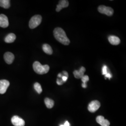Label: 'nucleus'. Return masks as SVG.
<instances>
[{
	"instance_id": "24",
	"label": "nucleus",
	"mask_w": 126,
	"mask_h": 126,
	"mask_svg": "<svg viewBox=\"0 0 126 126\" xmlns=\"http://www.w3.org/2000/svg\"><path fill=\"white\" fill-rule=\"evenodd\" d=\"M63 76H65L67 77L68 78V72H66V71H63Z\"/></svg>"
},
{
	"instance_id": "4",
	"label": "nucleus",
	"mask_w": 126,
	"mask_h": 126,
	"mask_svg": "<svg viewBox=\"0 0 126 126\" xmlns=\"http://www.w3.org/2000/svg\"><path fill=\"white\" fill-rule=\"evenodd\" d=\"M98 10L99 13L105 14L108 16H112L113 14V9L109 7H107L104 5H100L98 7Z\"/></svg>"
},
{
	"instance_id": "10",
	"label": "nucleus",
	"mask_w": 126,
	"mask_h": 126,
	"mask_svg": "<svg viewBox=\"0 0 126 126\" xmlns=\"http://www.w3.org/2000/svg\"><path fill=\"white\" fill-rule=\"evenodd\" d=\"M96 122L101 126H109L110 122L102 116L99 115L96 118Z\"/></svg>"
},
{
	"instance_id": "11",
	"label": "nucleus",
	"mask_w": 126,
	"mask_h": 126,
	"mask_svg": "<svg viewBox=\"0 0 126 126\" xmlns=\"http://www.w3.org/2000/svg\"><path fill=\"white\" fill-rule=\"evenodd\" d=\"M85 71H86V68L83 66H82L79 71L75 70L73 72L74 76L75 78L78 79H81L84 76V73L85 72Z\"/></svg>"
},
{
	"instance_id": "17",
	"label": "nucleus",
	"mask_w": 126,
	"mask_h": 126,
	"mask_svg": "<svg viewBox=\"0 0 126 126\" xmlns=\"http://www.w3.org/2000/svg\"><path fill=\"white\" fill-rule=\"evenodd\" d=\"M0 6L4 8L9 9L10 6V0H0Z\"/></svg>"
},
{
	"instance_id": "22",
	"label": "nucleus",
	"mask_w": 126,
	"mask_h": 126,
	"mask_svg": "<svg viewBox=\"0 0 126 126\" xmlns=\"http://www.w3.org/2000/svg\"><path fill=\"white\" fill-rule=\"evenodd\" d=\"M105 75V79L108 78L109 79H110L112 78V77L111 74L108 72V73H107L106 75Z\"/></svg>"
},
{
	"instance_id": "23",
	"label": "nucleus",
	"mask_w": 126,
	"mask_h": 126,
	"mask_svg": "<svg viewBox=\"0 0 126 126\" xmlns=\"http://www.w3.org/2000/svg\"><path fill=\"white\" fill-rule=\"evenodd\" d=\"M61 78H62V80L64 82H65L66 81H67L68 78L67 77L65 76H63V75Z\"/></svg>"
},
{
	"instance_id": "16",
	"label": "nucleus",
	"mask_w": 126,
	"mask_h": 126,
	"mask_svg": "<svg viewBox=\"0 0 126 126\" xmlns=\"http://www.w3.org/2000/svg\"><path fill=\"white\" fill-rule=\"evenodd\" d=\"M45 105L48 108H51L53 107L54 105V101L52 99L48 98H46L45 99Z\"/></svg>"
},
{
	"instance_id": "7",
	"label": "nucleus",
	"mask_w": 126,
	"mask_h": 126,
	"mask_svg": "<svg viewBox=\"0 0 126 126\" xmlns=\"http://www.w3.org/2000/svg\"><path fill=\"white\" fill-rule=\"evenodd\" d=\"M9 82L5 79L0 80V94H4L9 86Z\"/></svg>"
},
{
	"instance_id": "2",
	"label": "nucleus",
	"mask_w": 126,
	"mask_h": 126,
	"mask_svg": "<svg viewBox=\"0 0 126 126\" xmlns=\"http://www.w3.org/2000/svg\"><path fill=\"white\" fill-rule=\"evenodd\" d=\"M33 68L36 73L41 75L47 73L50 70V67L48 65H42L38 61H36L34 63Z\"/></svg>"
},
{
	"instance_id": "20",
	"label": "nucleus",
	"mask_w": 126,
	"mask_h": 126,
	"mask_svg": "<svg viewBox=\"0 0 126 126\" xmlns=\"http://www.w3.org/2000/svg\"><path fill=\"white\" fill-rule=\"evenodd\" d=\"M108 73V68L106 65H104L102 67V74L106 75Z\"/></svg>"
},
{
	"instance_id": "19",
	"label": "nucleus",
	"mask_w": 126,
	"mask_h": 126,
	"mask_svg": "<svg viewBox=\"0 0 126 126\" xmlns=\"http://www.w3.org/2000/svg\"><path fill=\"white\" fill-rule=\"evenodd\" d=\"M34 87L36 91V92L38 94H40L42 92V87L39 83H38L37 82L35 83L34 84Z\"/></svg>"
},
{
	"instance_id": "13",
	"label": "nucleus",
	"mask_w": 126,
	"mask_h": 126,
	"mask_svg": "<svg viewBox=\"0 0 126 126\" xmlns=\"http://www.w3.org/2000/svg\"><path fill=\"white\" fill-rule=\"evenodd\" d=\"M108 41L109 43L113 45H118L121 43L120 38L115 36H110L108 37Z\"/></svg>"
},
{
	"instance_id": "27",
	"label": "nucleus",
	"mask_w": 126,
	"mask_h": 126,
	"mask_svg": "<svg viewBox=\"0 0 126 126\" xmlns=\"http://www.w3.org/2000/svg\"><path fill=\"white\" fill-rule=\"evenodd\" d=\"M60 126H63V125H60Z\"/></svg>"
},
{
	"instance_id": "3",
	"label": "nucleus",
	"mask_w": 126,
	"mask_h": 126,
	"mask_svg": "<svg viewBox=\"0 0 126 126\" xmlns=\"http://www.w3.org/2000/svg\"><path fill=\"white\" fill-rule=\"evenodd\" d=\"M42 17L40 15H35L32 17L29 22V27L31 29H35L40 24Z\"/></svg>"
},
{
	"instance_id": "25",
	"label": "nucleus",
	"mask_w": 126,
	"mask_h": 126,
	"mask_svg": "<svg viewBox=\"0 0 126 126\" xmlns=\"http://www.w3.org/2000/svg\"><path fill=\"white\" fill-rule=\"evenodd\" d=\"M63 126H70V123H69V122H68V121H66V122H65L64 123V124Z\"/></svg>"
},
{
	"instance_id": "9",
	"label": "nucleus",
	"mask_w": 126,
	"mask_h": 126,
	"mask_svg": "<svg viewBox=\"0 0 126 126\" xmlns=\"http://www.w3.org/2000/svg\"><path fill=\"white\" fill-rule=\"evenodd\" d=\"M4 59L6 63L10 64L13 63L15 59V56L13 53L10 52H7L4 55Z\"/></svg>"
},
{
	"instance_id": "26",
	"label": "nucleus",
	"mask_w": 126,
	"mask_h": 126,
	"mask_svg": "<svg viewBox=\"0 0 126 126\" xmlns=\"http://www.w3.org/2000/svg\"><path fill=\"white\" fill-rule=\"evenodd\" d=\"M63 76V75H62V73H59V74H58V77H59V78H62V77Z\"/></svg>"
},
{
	"instance_id": "12",
	"label": "nucleus",
	"mask_w": 126,
	"mask_h": 126,
	"mask_svg": "<svg viewBox=\"0 0 126 126\" xmlns=\"http://www.w3.org/2000/svg\"><path fill=\"white\" fill-rule=\"evenodd\" d=\"M69 6V2L66 0H61L59 1V4L57 6L56 11L59 12L63 8H66Z\"/></svg>"
},
{
	"instance_id": "6",
	"label": "nucleus",
	"mask_w": 126,
	"mask_h": 126,
	"mask_svg": "<svg viewBox=\"0 0 126 126\" xmlns=\"http://www.w3.org/2000/svg\"><path fill=\"white\" fill-rule=\"evenodd\" d=\"M11 122L14 126H24L25 122L21 118L15 115L11 118Z\"/></svg>"
},
{
	"instance_id": "1",
	"label": "nucleus",
	"mask_w": 126,
	"mask_h": 126,
	"mask_svg": "<svg viewBox=\"0 0 126 126\" xmlns=\"http://www.w3.org/2000/svg\"><path fill=\"white\" fill-rule=\"evenodd\" d=\"M54 37L56 40L63 45H69L70 43V40L68 38L65 32L61 28H56L53 31Z\"/></svg>"
},
{
	"instance_id": "14",
	"label": "nucleus",
	"mask_w": 126,
	"mask_h": 126,
	"mask_svg": "<svg viewBox=\"0 0 126 126\" xmlns=\"http://www.w3.org/2000/svg\"><path fill=\"white\" fill-rule=\"evenodd\" d=\"M16 39V36L13 33H9L5 38V42L7 43H12Z\"/></svg>"
},
{
	"instance_id": "5",
	"label": "nucleus",
	"mask_w": 126,
	"mask_h": 126,
	"mask_svg": "<svg viewBox=\"0 0 126 126\" xmlns=\"http://www.w3.org/2000/svg\"><path fill=\"white\" fill-rule=\"evenodd\" d=\"M100 107V103L98 100H93L90 102L88 106V109L91 113H94Z\"/></svg>"
},
{
	"instance_id": "18",
	"label": "nucleus",
	"mask_w": 126,
	"mask_h": 126,
	"mask_svg": "<svg viewBox=\"0 0 126 126\" xmlns=\"http://www.w3.org/2000/svg\"><path fill=\"white\" fill-rule=\"evenodd\" d=\"M89 78L88 76H87V75H84L81 78V80L83 82V84H82V87H83L84 88H86L87 85H86V83L89 81Z\"/></svg>"
},
{
	"instance_id": "8",
	"label": "nucleus",
	"mask_w": 126,
	"mask_h": 126,
	"mask_svg": "<svg viewBox=\"0 0 126 126\" xmlns=\"http://www.w3.org/2000/svg\"><path fill=\"white\" fill-rule=\"evenodd\" d=\"M9 23L8 18L4 14L0 15V27L6 28L9 26Z\"/></svg>"
},
{
	"instance_id": "15",
	"label": "nucleus",
	"mask_w": 126,
	"mask_h": 126,
	"mask_svg": "<svg viewBox=\"0 0 126 126\" xmlns=\"http://www.w3.org/2000/svg\"><path fill=\"white\" fill-rule=\"evenodd\" d=\"M43 50L46 54L51 55L53 53V50L50 45L48 44H44L43 45Z\"/></svg>"
},
{
	"instance_id": "21",
	"label": "nucleus",
	"mask_w": 126,
	"mask_h": 126,
	"mask_svg": "<svg viewBox=\"0 0 126 126\" xmlns=\"http://www.w3.org/2000/svg\"><path fill=\"white\" fill-rule=\"evenodd\" d=\"M64 83V82L62 79H57V83L58 85H62Z\"/></svg>"
}]
</instances>
